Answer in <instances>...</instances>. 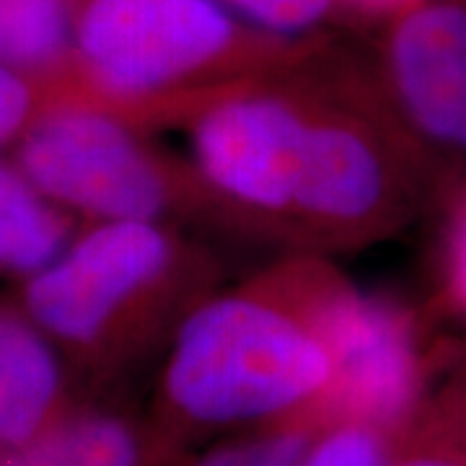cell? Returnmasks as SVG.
<instances>
[{"mask_svg":"<svg viewBox=\"0 0 466 466\" xmlns=\"http://www.w3.org/2000/svg\"><path fill=\"white\" fill-rule=\"evenodd\" d=\"M78 0H0V67L52 76L67 63Z\"/></svg>","mask_w":466,"mask_h":466,"instance_id":"obj_12","label":"cell"},{"mask_svg":"<svg viewBox=\"0 0 466 466\" xmlns=\"http://www.w3.org/2000/svg\"><path fill=\"white\" fill-rule=\"evenodd\" d=\"M171 265L174 241L158 220H101L26 278L24 311L52 342L99 348Z\"/></svg>","mask_w":466,"mask_h":466,"instance_id":"obj_4","label":"cell"},{"mask_svg":"<svg viewBox=\"0 0 466 466\" xmlns=\"http://www.w3.org/2000/svg\"><path fill=\"white\" fill-rule=\"evenodd\" d=\"M300 143L293 220L311 231L352 236L383 216L391 174L376 137L345 115H314Z\"/></svg>","mask_w":466,"mask_h":466,"instance_id":"obj_8","label":"cell"},{"mask_svg":"<svg viewBox=\"0 0 466 466\" xmlns=\"http://www.w3.org/2000/svg\"><path fill=\"white\" fill-rule=\"evenodd\" d=\"M299 309L329 352L332 383L324 400L339 415L368 428L407 415L420 389V358L412 327L394 306L321 280Z\"/></svg>","mask_w":466,"mask_h":466,"instance_id":"obj_6","label":"cell"},{"mask_svg":"<svg viewBox=\"0 0 466 466\" xmlns=\"http://www.w3.org/2000/svg\"><path fill=\"white\" fill-rule=\"evenodd\" d=\"M300 466H386L381 438L376 428L345 422L306 451Z\"/></svg>","mask_w":466,"mask_h":466,"instance_id":"obj_15","label":"cell"},{"mask_svg":"<svg viewBox=\"0 0 466 466\" xmlns=\"http://www.w3.org/2000/svg\"><path fill=\"white\" fill-rule=\"evenodd\" d=\"M332 360L299 306L226 296L195 309L171 350L167 394L195 422L226 425L324 400Z\"/></svg>","mask_w":466,"mask_h":466,"instance_id":"obj_2","label":"cell"},{"mask_svg":"<svg viewBox=\"0 0 466 466\" xmlns=\"http://www.w3.org/2000/svg\"><path fill=\"white\" fill-rule=\"evenodd\" d=\"M383 66L415 130L466 150V3L425 0L391 18Z\"/></svg>","mask_w":466,"mask_h":466,"instance_id":"obj_7","label":"cell"},{"mask_svg":"<svg viewBox=\"0 0 466 466\" xmlns=\"http://www.w3.org/2000/svg\"><path fill=\"white\" fill-rule=\"evenodd\" d=\"M52 76L24 73L14 67H0V148L18 140L32 119L47 104L52 94Z\"/></svg>","mask_w":466,"mask_h":466,"instance_id":"obj_13","label":"cell"},{"mask_svg":"<svg viewBox=\"0 0 466 466\" xmlns=\"http://www.w3.org/2000/svg\"><path fill=\"white\" fill-rule=\"evenodd\" d=\"M296 60V42L236 16L223 0H78L57 81L115 112L202 88L223 91Z\"/></svg>","mask_w":466,"mask_h":466,"instance_id":"obj_1","label":"cell"},{"mask_svg":"<svg viewBox=\"0 0 466 466\" xmlns=\"http://www.w3.org/2000/svg\"><path fill=\"white\" fill-rule=\"evenodd\" d=\"M306 456V435L280 433L251 441L247 466H300Z\"/></svg>","mask_w":466,"mask_h":466,"instance_id":"obj_16","label":"cell"},{"mask_svg":"<svg viewBox=\"0 0 466 466\" xmlns=\"http://www.w3.org/2000/svg\"><path fill=\"white\" fill-rule=\"evenodd\" d=\"M236 16L275 36L293 39L337 11V0H223Z\"/></svg>","mask_w":466,"mask_h":466,"instance_id":"obj_14","label":"cell"},{"mask_svg":"<svg viewBox=\"0 0 466 466\" xmlns=\"http://www.w3.org/2000/svg\"><path fill=\"white\" fill-rule=\"evenodd\" d=\"M404 466H451V464H441V461H410Z\"/></svg>","mask_w":466,"mask_h":466,"instance_id":"obj_19","label":"cell"},{"mask_svg":"<svg viewBox=\"0 0 466 466\" xmlns=\"http://www.w3.org/2000/svg\"><path fill=\"white\" fill-rule=\"evenodd\" d=\"M55 342L26 311L0 309V446H18L66 417Z\"/></svg>","mask_w":466,"mask_h":466,"instance_id":"obj_9","label":"cell"},{"mask_svg":"<svg viewBox=\"0 0 466 466\" xmlns=\"http://www.w3.org/2000/svg\"><path fill=\"white\" fill-rule=\"evenodd\" d=\"M449 283L453 299L466 309V210L459 218L449 249Z\"/></svg>","mask_w":466,"mask_h":466,"instance_id":"obj_17","label":"cell"},{"mask_svg":"<svg viewBox=\"0 0 466 466\" xmlns=\"http://www.w3.org/2000/svg\"><path fill=\"white\" fill-rule=\"evenodd\" d=\"M0 466H140V443L119 417L67 412L32 441L0 446Z\"/></svg>","mask_w":466,"mask_h":466,"instance_id":"obj_11","label":"cell"},{"mask_svg":"<svg viewBox=\"0 0 466 466\" xmlns=\"http://www.w3.org/2000/svg\"><path fill=\"white\" fill-rule=\"evenodd\" d=\"M309 109V99L257 78L210 94L192 127L210 192L249 216L290 218Z\"/></svg>","mask_w":466,"mask_h":466,"instance_id":"obj_5","label":"cell"},{"mask_svg":"<svg viewBox=\"0 0 466 466\" xmlns=\"http://www.w3.org/2000/svg\"><path fill=\"white\" fill-rule=\"evenodd\" d=\"M70 244V213L0 158V272L32 278Z\"/></svg>","mask_w":466,"mask_h":466,"instance_id":"obj_10","label":"cell"},{"mask_svg":"<svg viewBox=\"0 0 466 466\" xmlns=\"http://www.w3.org/2000/svg\"><path fill=\"white\" fill-rule=\"evenodd\" d=\"M425 0H337V11H350L360 18H397Z\"/></svg>","mask_w":466,"mask_h":466,"instance_id":"obj_18","label":"cell"},{"mask_svg":"<svg viewBox=\"0 0 466 466\" xmlns=\"http://www.w3.org/2000/svg\"><path fill=\"white\" fill-rule=\"evenodd\" d=\"M14 161L55 205L94 223L158 220L174 198L167 167L125 116L70 94L57 73L47 104L16 140Z\"/></svg>","mask_w":466,"mask_h":466,"instance_id":"obj_3","label":"cell"}]
</instances>
